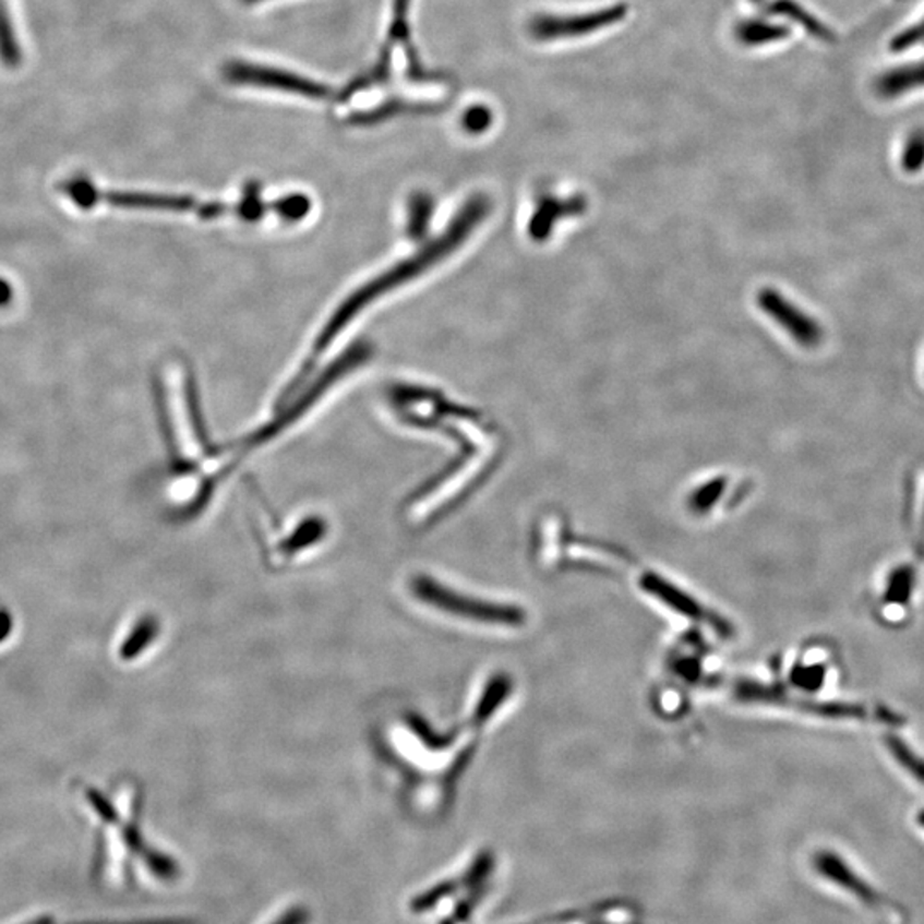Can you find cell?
I'll return each mask as SVG.
<instances>
[{"label":"cell","instance_id":"3957f363","mask_svg":"<svg viewBox=\"0 0 924 924\" xmlns=\"http://www.w3.org/2000/svg\"><path fill=\"white\" fill-rule=\"evenodd\" d=\"M223 72L230 83L240 84V86L267 87V89L295 93V95H303L312 99H327L331 96L329 87L324 84L298 76L293 72L281 71V69L249 64V62H230Z\"/></svg>","mask_w":924,"mask_h":924},{"label":"cell","instance_id":"7402d4cb","mask_svg":"<svg viewBox=\"0 0 924 924\" xmlns=\"http://www.w3.org/2000/svg\"><path fill=\"white\" fill-rule=\"evenodd\" d=\"M826 679V670L821 667L800 668L794 671L793 680L797 686L805 691H818Z\"/></svg>","mask_w":924,"mask_h":924},{"label":"cell","instance_id":"8992f818","mask_svg":"<svg viewBox=\"0 0 924 924\" xmlns=\"http://www.w3.org/2000/svg\"><path fill=\"white\" fill-rule=\"evenodd\" d=\"M818 868L833 884L841 885L842 889L853 893L857 901L863 902L866 908L873 909L875 913L881 914V916H892V909H890L887 899L873 889L865 878H861L857 873L849 868L841 857L833 856V854H821L818 857Z\"/></svg>","mask_w":924,"mask_h":924},{"label":"cell","instance_id":"ffe728a7","mask_svg":"<svg viewBox=\"0 0 924 924\" xmlns=\"http://www.w3.org/2000/svg\"><path fill=\"white\" fill-rule=\"evenodd\" d=\"M492 110L484 105H475V107L468 108V111L463 116V128L469 134H481L492 125Z\"/></svg>","mask_w":924,"mask_h":924},{"label":"cell","instance_id":"603a6c76","mask_svg":"<svg viewBox=\"0 0 924 924\" xmlns=\"http://www.w3.org/2000/svg\"><path fill=\"white\" fill-rule=\"evenodd\" d=\"M916 45H924V20L914 24L911 28L905 29V32L899 33V35L893 38L892 50H896V52H902V50L916 47Z\"/></svg>","mask_w":924,"mask_h":924},{"label":"cell","instance_id":"f1b7e54d","mask_svg":"<svg viewBox=\"0 0 924 924\" xmlns=\"http://www.w3.org/2000/svg\"><path fill=\"white\" fill-rule=\"evenodd\" d=\"M917 821H920V826L924 829V809L920 815H917Z\"/></svg>","mask_w":924,"mask_h":924},{"label":"cell","instance_id":"44dd1931","mask_svg":"<svg viewBox=\"0 0 924 924\" xmlns=\"http://www.w3.org/2000/svg\"><path fill=\"white\" fill-rule=\"evenodd\" d=\"M64 189L68 195L74 199V203L84 207V209L92 207L99 199L98 191L86 179L71 180V182L65 183Z\"/></svg>","mask_w":924,"mask_h":924},{"label":"cell","instance_id":"7a4b0ae2","mask_svg":"<svg viewBox=\"0 0 924 924\" xmlns=\"http://www.w3.org/2000/svg\"><path fill=\"white\" fill-rule=\"evenodd\" d=\"M411 588L417 601L433 611H444L451 615H459V619L499 623V625H519L524 622V613L517 608L490 604L480 599L457 595L432 577H417Z\"/></svg>","mask_w":924,"mask_h":924},{"label":"cell","instance_id":"4fadbf2b","mask_svg":"<svg viewBox=\"0 0 924 924\" xmlns=\"http://www.w3.org/2000/svg\"><path fill=\"white\" fill-rule=\"evenodd\" d=\"M436 110V105L427 104H406L403 99H393L381 107L373 108L370 111H360L357 116L351 117L349 122L358 123V125H370V123H379L382 120L391 119V117L401 116V113H423V111Z\"/></svg>","mask_w":924,"mask_h":924},{"label":"cell","instance_id":"9c48e42d","mask_svg":"<svg viewBox=\"0 0 924 924\" xmlns=\"http://www.w3.org/2000/svg\"><path fill=\"white\" fill-rule=\"evenodd\" d=\"M584 209L583 201L579 199H571V201H560V199L555 197H544L540 204H538V211H536V215H532L531 231L532 239H547L548 231L553 227V223L556 221V218H564L567 215H574V213H579V211Z\"/></svg>","mask_w":924,"mask_h":924},{"label":"cell","instance_id":"277c9868","mask_svg":"<svg viewBox=\"0 0 924 924\" xmlns=\"http://www.w3.org/2000/svg\"><path fill=\"white\" fill-rule=\"evenodd\" d=\"M627 4H615L579 16H538L529 23V33L538 41L577 38L620 23L627 17Z\"/></svg>","mask_w":924,"mask_h":924},{"label":"cell","instance_id":"6da1fadb","mask_svg":"<svg viewBox=\"0 0 924 924\" xmlns=\"http://www.w3.org/2000/svg\"><path fill=\"white\" fill-rule=\"evenodd\" d=\"M489 199L483 197V195L472 197L460 209L459 215L454 219V223H451V227L444 231L441 239L430 243L424 251L415 255L413 259L399 262L393 269L387 271L384 276L373 279L369 285L358 290L357 293L346 298V302L334 312L333 317L322 327L321 334L315 337L314 345L310 349L309 358L303 361L302 367L298 370L297 377L291 381V384L286 385L285 393L279 397V403H285L291 394L300 389V385H302L303 379L307 377V373L310 372L312 365L333 345L334 339L345 331L349 322L358 317V314L363 312L367 307L375 303V300L396 290V286L406 285V283L420 278L421 274L433 269L436 264H441L444 259L454 254L471 237L475 228L481 225V221L489 216Z\"/></svg>","mask_w":924,"mask_h":924},{"label":"cell","instance_id":"7c38bea8","mask_svg":"<svg viewBox=\"0 0 924 924\" xmlns=\"http://www.w3.org/2000/svg\"><path fill=\"white\" fill-rule=\"evenodd\" d=\"M23 60L20 36L16 24L12 23L11 8L8 0H0V62L5 68H17Z\"/></svg>","mask_w":924,"mask_h":924},{"label":"cell","instance_id":"9a60e30c","mask_svg":"<svg viewBox=\"0 0 924 924\" xmlns=\"http://www.w3.org/2000/svg\"><path fill=\"white\" fill-rule=\"evenodd\" d=\"M788 36H790V29L776 26V24L761 23V21H746L736 28V38L743 45L770 44Z\"/></svg>","mask_w":924,"mask_h":924},{"label":"cell","instance_id":"cb8c5ba5","mask_svg":"<svg viewBox=\"0 0 924 924\" xmlns=\"http://www.w3.org/2000/svg\"><path fill=\"white\" fill-rule=\"evenodd\" d=\"M722 484H724L722 481H710V483H707L700 492L692 496V507L698 512L707 511L710 505L718 501Z\"/></svg>","mask_w":924,"mask_h":924},{"label":"cell","instance_id":"ba28073f","mask_svg":"<svg viewBox=\"0 0 924 924\" xmlns=\"http://www.w3.org/2000/svg\"><path fill=\"white\" fill-rule=\"evenodd\" d=\"M917 87H924V62L893 68L892 71L884 72L875 83V92L880 98L887 99L899 98Z\"/></svg>","mask_w":924,"mask_h":924},{"label":"cell","instance_id":"4316f807","mask_svg":"<svg viewBox=\"0 0 924 924\" xmlns=\"http://www.w3.org/2000/svg\"><path fill=\"white\" fill-rule=\"evenodd\" d=\"M77 924H182L179 921H128V923H77Z\"/></svg>","mask_w":924,"mask_h":924},{"label":"cell","instance_id":"e0dca14e","mask_svg":"<svg viewBox=\"0 0 924 924\" xmlns=\"http://www.w3.org/2000/svg\"><path fill=\"white\" fill-rule=\"evenodd\" d=\"M885 745L889 748L892 757L901 764L902 769L908 770L913 778H916L917 781L924 784V758L914 754L899 736H887L885 739Z\"/></svg>","mask_w":924,"mask_h":924},{"label":"cell","instance_id":"30bf717a","mask_svg":"<svg viewBox=\"0 0 924 924\" xmlns=\"http://www.w3.org/2000/svg\"><path fill=\"white\" fill-rule=\"evenodd\" d=\"M409 0H394L393 23H391V44H405L408 53L409 76L417 81L436 80V74H429L418 62L413 47H409V28L406 14H408Z\"/></svg>","mask_w":924,"mask_h":924},{"label":"cell","instance_id":"f546056e","mask_svg":"<svg viewBox=\"0 0 924 924\" xmlns=\"http://www.w3.org/2000/svg\"><path fill=\"white\" fill-rule=\"evenodd\" d=\"M245 2H259V0H245Z\"/></svg>","mask_w":924,"mask_h":924},{"label":"cell","instance_id":"ac0fdd59","mask_svg":"<svg viewBox=\"0 0 924 924\" xmlns=\"http://www.w3.org/2000/svg\"><path fill=\"white\" fill-rule=\"evenodd\" d=\"M914 572L909 567L897 568L890 576L885 599L892 604H905L913 595Z\"/></svg>","mask_w":924,"mask_h":924},{"label":"cell","instance_id":"d4e9b609","mask_svg":"<svg viewBox=\"0 0 924 924\" xmlns=\"http://www.w3.org/2000/svg\"><path fill=\"white\" fill-rule=\"evenodd\" d=\"M12 290L9 283H5L4 279H0V307L8 305L11 302Z\"/></svg>","mask_w":924,"mask_h":924},{"label":"cell","instance_id":"d6986e66","mask_svg":"<svg viewBox=\"0 0 924 924\" xmlns=\"http://www.w3.org/2000/svg\"><path fill=\"white\" fill-rule=\"evenodd\" d=\"M901 165L909 173L920 171L924 167V132H916L909 137L902 153Z\"/></svg>","mask_w":924,"mask_h":924},{"label":"cell","instance_id":"5b68a950","mask_svg":"<svg viewBox=\"0 0 924 924\" xmlns=\"http://www.w3.org/2000/svg\"><path fill=\"white\" fill-rule=\"evenodd\" d=\"M758 303L761 310L769 314L779 326L793 337L797 345L803 348L814 349L820 346L824 339V331L820 329L814 319L797 309L796 305L782 297L776 290H764L758 295Z\"/></svg>","mask_w":924,"mask_h":924},{"label":"cell","instance_id":"52a82bcc","mask_svg":"<svg viewBox=\"0 0 924 924\" xmlns=\"http://www.w3.org/2000/svg\"><path fill=\"white\" fill-rule=\"evenodd\" d=\"M108 204L116 207L153 211L197 209L194 199L187 195L134 194V192H107L101 195Z\"/></svg>","mask_w":924,"mask_h":924},{"label":"cell","instance_id":"8fae6325","mask_svg":"<svg viewBox=\"0 0 924 924\" xmlns=\"http://www.w3.org/2000/svg\"><path fill=\"white\" fill-rule=\"evenodd\" d=\"M643 586L647 592H651L656 598L664 601L674 611L691 616V619H704L703 608L698 607L694 599L688 598L685 592L679 591V588H674V586H671V584H668L661 577H644Z\"/></svg>","mask_w":924,"mask_h":924},{"label":"cell","instance_id":"484cf974","mask_svg":"<svg viewBox=\"0 0 924 924\" xmlns=\"http://www.w3.org/2000/svg\"><path fill=\"white\" fill-rule=\"evenodd\" d=\"M11 619H9L8 613H0V640L5 639L8 637L9 632H11Z\"/></svg>","mask_w":924,"mask_h":924},{"label":"cell","instance_id":"83f0119b","mask_svg":"<svg viewBox=\"0 0 924 924\" xmlns=\"http://www.w3.org/2000/svg\"><path fill=\"white\" fill-rule=\"evenodd\" d=\"M26 924H52V920H47V917H44V920H36V921H33V923H26Z\"/></svg>","mask_w":924,"mask_h":924},{"label":"cell","instance_id":"2e32d148","mask_svg":"<svg viewBox=\"0 0 924 924\" xmlns=\"http://www.w3.org/2000/svg\"><path fill=\"white\" fill-rule=\"evenodd\" d=\"M156 634H158V623L155 619H144L143 622L135 625L134 632L129 635L128 640L123 643L120 649L122 659H132L135 655H140L153 643Z\"/></svg>","mask_w":924,"mask_h":924},{"label":"cell","instance_id":"5bb4252c","mask_svg":"<svg viewBox=\"0 0 924 924\" xmlns=\"http://www.w3.org/2000/svg\"><path fill=\"white\" fill-rule=\"evenodd\" d=\"M770 11H772L773 14H779V16L791 17V20L802 24L806 32L817 36L820 40L832 44L833 33L827 28L826 24H821L820 21L815 20L814 16H809L808 12H806L805 9L800 8L796 2H791V0H778V2L770 8Z\"/></svg>","mask_w":924,"mask_h":924}]
</instances>
